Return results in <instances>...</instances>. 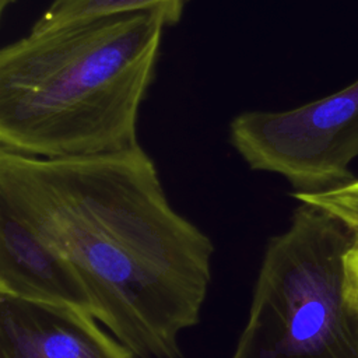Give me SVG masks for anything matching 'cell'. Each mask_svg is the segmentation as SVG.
Here are the masks:
<instances>
[{
	"label": "cell",
	"instance_id": "cell-1",
	"mask_svg": "<svg viewBox=\"0 0 358 358\" xmlns=\"http://www.w3.org/2000/svg\"><path fill=\"white\" fill-rule=\"evenodd\" d=\"M0 206L62 256L92 315L138 358H183L214 245L169 203L144 148L39 158L0 148Z\"/></svg>",
	"mask_w": 358,
	"mask_h": 358
},
{
	"label": "cell",
	"instance_id": "cell-2",
	"mask_svg": "<svg viewBox=\"0 0 358 358\" xmlns=\"http://www.w3.org/2000/svg\"><path fill=\"white\" fill-rule=\"evenodd\" d=\"M164 20L119 14L34 34L0 50V148L39 158L138 144Z\"/></svg>",
	"mask_w": 358,
	"mask_h": 358
},
{
	"label": "cell",
	"instance_id": "cell-3",
	"mask_svg": "<svg viewBox=\"0 0 358 358\" xmlns=\"http://www.w3.org/2000/svg\"><path fill=\"white\" fill-rule=\"evenodd\" d=\"M354 246L340 220L301 201L266 245L232 358H358V285L347 266Z\"/></svg>",
	"mask_w": 358,
	"mask_h": 358
},
{
	"label": "cell",
	"instance_id": "cell-4",
	"mask_svg": "<svg viewBox=\"0 0 358 358\" xmlns=\"http://www.w3.org/2000/svg\"><path fill=\"white\" fill-rule=\"evenodd\" d=\"M229 143L253 171L285 178L294 193L354 180L358 157V80L288 110H246L229 123Z\"/></svg>",
	"mask_w": 358,
	"mask_h": 358
},
{
	"label": "cell",
	"instance_id": "cell-5",
	"mask_svg": "<svg viewBox=\"0 0 358 358\" xmlns=\"http://www.w3.org/2000/svg\"><path fill=\"white\" fill-rule=\"evenodd\" d=\"M0 358H136L74 305L0 292Z\"/></svg>",
	"mask_w": 358,
	"mask_h": 358
},
{
	"label": "cell",
	"instance_id": "cell-6",
	"mask_svg": "<svg viewBox=\"0 0 358 358\" xmlns=\"http://www.w3.org/2000/svg\"><path fill=\"white\" fill-rule=\"evenodd\" d=\"M0 292L74 305L92 313L91 299L69 263L4 206H0Z\"/></svg>",
	"mask_w": 358,
	"mask_h": 358
},
{
	"label": "cell",
	"instance_id": "cell-7",
	"mask_svg": "<svg viewBox=\"0 0 358 358\" xmlns=\"http://www.w3.org/2000/svg\"><path fill=\"white\" fill-rule=\"evenodd\" d=\"M189 0H52L31 32L41 34L77 22L131 13H155L165 27L180 22Z\"/></svg>",
	"mask_w": 358,
	"mask_h": 358
},
{
	"label": "cell",
	"instance_id": "cell-8",
	"mask_svg": "<svg viewBox=\"0 0 358 358\" xmlns=\"http://www.w3.org/2000/svg\"><path fill=\"white\" fill-rule=\"evenodd\" d=\"M292 196L299 201L315 204L334 215L352 232L358 245V179L327 190L292 193Z\"/></svg>",
	"mask_w": 358,
	"mask_h": 358
},
{
	"label": "cell",
	"instance_id": "cell-9",
	"mask_svg": "<svg viewBox=\"0 0 358 358\" xmlns=\"http://www.w3.org/2000/svg\"><path fill=\"white\" fill-rule=\"evenodd\" d=\"M347 266L354 282L358 285V245L357 243L347 256Z\"/></svg>",
	"mask_w": 358,
	"mask_h": 358
},
{
	"label": "cell",
	"instance_id": "cell-10",
	"mask_svg": "<svg viewBox=\"0 0 358 358\" xmlns=\"http://www.w3.org/2000/svg\"><path fill=\"white\" fill-rule=\"evenodd\" d=\"M17 0H0V14H4L7 7L14 4Z\"/></svg>",
	"mask_w": 358,
	"mask_h": 358
}]
</instances>
